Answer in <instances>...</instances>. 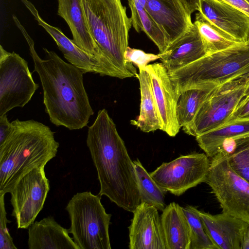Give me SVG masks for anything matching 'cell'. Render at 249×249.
<instances>
[{
	"instance_id": "9",
	"label": "cell",
	"mask_w": 249,
	"mask_h": 249,
	"mask_svg": "<svg viewBox=\"0 0 249 249\" xmlns=\"http://www.w3.org/2000/svg\"><path fill=\"white\" fill-rule=\"evenodd\" d=\"M39 85L33 78L27 62L19 54L0 46V116L24 107Z\"/></svg>"
},
{
	"instance_id": "18",
	"label": "cell",
	"mask_w": 249,
	"mask_h": 249,
	"mask_svg": "<svg viewBox=\"0 0 249 249\" xmlns=\"http://www.w3.org/2000/svg\"><path fill=\"white\" fill-rule=\"evenodd\" d=\"M199 213L207 233L218 249H241L249 223L223 212L213 215L199 210Z\"/></svg>"
},
{
	"instance_id": "14",
	"label": "cell",
	"mask_w": 249,
	"mask_h": 249,
	"mask_svg": "<svg viewBox=\"0 0 249 249\" xmlns=\"http://www.w3.org/2000/svg\"><path fill=\"white\" fill-rule=\"evenodd\" d=\"M58 15L69 25L74 43L103 63L116 77L120 78L122 73L103 54L90 33L82 0H58Z\"/></svg>"
},
{
	"instance_id": "24",
	"label": "cell",
	"mask_w": 249,
	"mask_h": 249,
	"mask_svg": "<svg viewBox=\"0 0 249 249\" xmlns=\"http://www.w3.org/2000/svg\"><path fill=\"white\" fill-rule=\"evenodd\" d=\"M131 9L132 25L137 32L142 30L163 53L169 45L168 39L161 29L145 9L146 0H128Z\"/></svg>"
},
{
	"instance_id": "33",
	"label": "cell",
	"mask_w": 249,
	"mask_h": 249,
	"mask_svg": "<svg viewBox=\"0 0 249 249\" xmlns=\"http://www.w3.org/2000/svg\"><path fill=\"white\" fill-rule=\"evenodd\" d=\"M12 128V122L8 120L7 114L0 116V144L6 139Z\"/></svg>"
},
{
	"instance_id": "10",
	"label": "cell",
	"mask_w": 249,
	"mask_h": 249,
	"mask_svg": "<svg viewBox=\"0 0 249 249\" xmlns=\"http://www.w3.org/2000/svg\"><path fill=\"white\" fill-rule=\"evenodd\" d=\"M210 162L204 153L182 155L170 162L162 163L150 175L166 192L179 196L206 181Z\"/></svg>"
},
{
	"instance_id": "37",
	"label": "cell",
	"mask_w": 249,
	"mask_h": 249,
	"mask_svg": "<svg viewBox=\"0 0 249 249\" xmlns=\"http://www.w3.org/2000/svg\"><path fill=\"white\" fill-rule=\"evenodd\" d=\"M245 43L249 45V27L247 30L246 38H245Z\"/></svg>"
},
{
	"instance_id": "8",
	"label": "cell",
	"mask_w": 249,
	"mask_h": 249,
	"mask_svg": "<svg viewBox=\"0 0 249 249\" xmlns=\"http://www.w3.org/2000/svg\"><path fill=\"white\" fill-rule=\"evenodd\" d=\"M212 158L205 182L223 213L249 223V182L231 168L226 155L218 153Z\"/></svg>"
},
{
	"instance_id": "17",
	"label": "cell",
	"mask_w": 249,
	"mask_h": 249,
	"mask_svg": "<svg viewBox=\"0 0 249 249\" xmlns=\"http://www.w3.org/2000/svg\"><path fill=\"white\" fill-rule=\"evenodd\" d=\"M197 11L235 41L245 43L249 17L244 12L219 0H199Z\"/></svg>"
},
{
	"instance_id": "13",
	"label": "cell",
	"mask_w": 249,
	"mask_h": 249,
	"mask_svg": "<svg viewBox=\"0 0 249 249\" xmlns=\"http://www.w3.org/2000/svg\"><path fill=\"white\" fill-rule=\"evenodd\" d=\"M158 209L141 202L129 227L130 249H166Z\"/></svg>"
},
{
	"instance_id": "1",
	"label": "cell",
	"mask_w": 249,
	"mask_h": 249,
	"mask_svg": "<svg viewBox=\"0 0 249 249\" xmlns=\"http://www.w3.org/2000/svg\"><path fill=\"white\" fill-rule=\"evenodd\" d=\"M13 20L26 40L39 77L43 92V104L50 121L71 130L86 126L94 111L83 83V72L66 63L54 52L43 48L45 58H41L35 43L17 17Z\"/></svg>"
},
{
	"instance_id": "32",
	"label": "cell",
	"mask_w": 249,
	"mask_h": 249,
	"mask_svg": "<svg viewBox=\"0 0 249 249\" xmlns=\"http://www.w3.org/2000/svg\"><path fill=\"white\" fill-rule=\"evenodd\" d=\"M247 120H249V95L241 101L226 124Z\"/></svg>"
},
{
	"instance_id": "7",
	"label": "cell",
	"mask_w": 249,
	"mask_h": 249,
	"mask_svg": "<svg viewBox=\"0 0 249 249\" xmlns=\"http://www.w3.org/2000/svg\"><path fill=\"white\" fill-rule=\"evenodd\" d=\"M249 85V72L217 86L183 130L196 137L225 124L246 96Z\"/></svg>"
},
{
	"instance_id": "12",
	"label": "cell",
	"mask_w": 249,
	"mask_h": 249,
	"mask_svg": "<svg viewBox=\"0 0 249 249\" xmlns=\"http://www.w3.org/2000/svg\"><path fill=\"white\" fill-rule=\"evenodd\" d=\"M151 79L153 94L160 113L161 130L171 137L178 133L180 126L177 116L179 96L175 90L168 71L161 63L145 67Z\"/></svg>"
},
{
	"instance_id": "29",
	"label": "cell",
	"mask_w": 249,
	"mask_h": 249,
	"mask_svg": "<svg viewBox=\"0 0 249 249\" xmlns=\"http://www.w3.org/2000/svg\"><path fill=\"white\" fill-rule=\"evenodd\" d=\"M226 155L231 168L249 182V142L239 147L232 153Z\"/></svg>"
},
{
	"instance_id": "25",
	"label": "cell",
	"mask_w": 249,
	"mask_h": 249,
	"mask_svg": "<svg viewBox=\"0 0 249 249\" xmlns=\"http://www.w3.org/2000/svg\"><path fill=\"white\" fill-rule=\"evenodd\" d=\"M216 86L206 85L194 87L180 93L177 106V116L180 127L192 121L201 105Z\"/></svg>"
},
{
	"instance_id": "23",
	"label": "cell",
	"mask_w": 249,
	"mask_h": 249,
	"mask_svg": "<svg viewBox=\"0 0 249 249\" xmlns=\"http://www.w3.org/2000/svg\"><path fill=\"white\" fill-rule=\"evenodd\" d=\"M240 137H249V120L227 123L196 137L201 149L213 158L224 140Z\"/></svg>"
},
{
	"instance_id": "11",
	"label": "cell",
	"mask_w": 249,
	"mask_h": 249,
	"mask_svg": "<svg viewBox=\"0 0 249 249\" xmlns=\"http://www.w3.org/2000/svg\"><path fill=\"white\" fill-rule=\"evenodd\" d=\"M44 167L35 168L22 177L9 193L12 216L18 229H28L42 210L50 189Z\"/></svg>"
},
{
	"instance_id": "2",
	"label": "cell",
	"mask_w": 249,
	"mask_h": 249,
	"mask_svg": "<svg viewBox=\"0 0 249 249\" xmlns=\"http://www.w3.org/2000/svg\"><path fill=\"white\" fill-rule=\"evenodd\" d=\"M86 142L97 173L98 195L133 213L141 203L133 161L106 109L99 110L89 127Z\"/></svg>"
},
{
	"instance_id": "3",
	"label": "cell",
	"mask_w": 249,
	"mask_h": 249,
	"mask_svg": "<svg viewBox=\"0 0 249 249\" xmlns=\"http://www.w3.org/2000/svg\"><path fill=\"white\" fill-rule=\"evenodd\" d=\"M12 130L0 144V194L33 169L45 167L54 158L59 143L49 126L35 121L12 122Z\"/></svg>"
},
{
	"instance_id": "36",
	"label": "cell",
	"mask_w": 249,
	"mask_h": 249,
	"mask_svg": "<svg viewBox=\"0 0 249 249\" xmlns=\"http://www.w3.org/2000/svg\"><path fill=\"white\" fill-rule=\"evenodd\" d=\"M199 0H182L191 14L196 11Z\"/></svg>"
},
{
	"instance_id": "21",
	"label": "cell",
	"mask_w": 249,
	"mask_h": 249,
	"mask_svg": "<svg viewBox=\"0 0 249 249\" xmlns=\"http://www.w3.org/2000/svg\"><path fill=\"white\" fill-rule=\"evenodd\" d=\"M160 219L166 249H190V228L183 207L171 202Z\"/></svg>"
},
{
	"instance_id": "34",
	"label": "cell",
	"mask_w": 249,
	"mask_h": 249,
	"mask_svg": "<svg viewBox=\"0 0 249 249\" xmlns=\"http://www.w3.org/2000/svg\"><path fill=\"white\" fill-rule=\"evenodd\" d=\"M244 12L249 17V4L246 0H219Z\"/></svg>"
},
{
	"instance_id": "27",
	"label": "cell",
	"mask_w": 249,
	"mask_h": 249,
	"mask_svg": "<svg viewBox=\"0 0 249 249\" xmlns=\"http://www.w3.org/2000/svg\"><path fill=\"white\" fill-rule=\"evenodd\" d=\"M194 24L197 27L207 54L222 51L242 43L217 28L199 12L196 14Z\"/></svg>"
},
{
	"instance_id": "22",
	"label": "cell",
	"mask_w": 249,
	"mask_h": 249,
	"mask_svg": "<svg viewBox=\"0 0 249 249\" xmlns=\"http://www.w3.org/2000/svg\"><path fill=\"white\" fill-rule=\"evenodd\" d=\"M137 78L140 83L141 104L140 115L131 124L144 132L158 129L161 130L162 124L160 113L153 92L150 76L145 67L139 66Z\"/></svg>"
},
{
	"instance_id": "4",
	"label": "cell",
	"mask_w": 249,
	"mask_h": 249,
	"mask_svg": "<svg viewBox=\"0 0 249 249\" xmlns=\"http://www.w3.org/2000/svg\"><path fill=\"white\" fill-rule=\"evenodd\" d=\"M82 1L90 33L103 54L125 78L137 77L133 63L124 59L132 21L121 0Z\"/></svg>"
},
{
	"instance_id": "31",
	"label": "cell",
	"mask_w": 249,
	"mask_h": 249,
	"mask_svg": "<svg viewBox=\"0 0 249 249\" xmlns=\"http://www.w3.org/2000/svg\"><path fill=\"white\" fill-rule=\"evenodd\" d=\"M124 56L127 62L134 63L137 67H145L150 62L160 59V54L146 53L142 50L128 46L125 51Z\"/></svg>"
},
{
	"instance_id": "30",
	"label": "cell",
	"mask_w": 249,
	"mask_h": 249,
	"mask_svg": "<svg viewBox=\"0 0 249 249\" xmlns=\"http://www.w3.org/2000/svg\"><path fill=\"white\" fill-rule=\"evenodd\" d=\"M4 196L0 194V249H17L7 227L11 221L6 217Z\"/></svg>"
},
{
	"instance_id": "5",
	"label": "cell",
	"mask_w": 249,
	"mask_h": 249,
	"mask_svg": "<svg viewBox=\"0 0 249 249\" xmlns=\"http://www.w3.org/2000/svg\"><path fill=\"white\" fill-rule=\"evenodd\" d=\"M178 94L186 89L221 85L249 72V45L242 43L208 54L178 70L168 72Z\"/></svg>"
},
{
	"instance_id": "19",
	"label": "cell",
	"mask_w": 249,
	"mask_h": 249,
	"mask_svg": "<svg viewBox=\"0 0 249 249\" xmlns=\"http://www.w3.org/2000/svg\"><path fill=\"white\" fill-rule=\"evenodd\" d=\"M160 54L161 63L168 72L184 67L207 54L196 26L193 25L171 42Z\"/></svg>"
},
{
	"instance_id": "16",
	"label": "cell",
	"mask_w": 249,
	"mask_h": 249,
	"mask_svg": "<svg viewBox=\"0 0 249 249\" xmlns=\"http://www.w3.org/2000/svg\"><path fill=\"white\" fill-rule=\"evenodd\" d=\"M145 9L164 32L170 44L193 25L191 14L182 0H146Z\"/></svg>"
},
{
	"instance_id": "35",
	"label": "cell",
	"mask_w": 249,
	"mask_h": 249,
	"mask_svg": "<svg viewBox=\"0 0 249 249\" xmlns=\"http://www.w3.org/2000/svg\"><path fill=\"white\" fill-rule=\"evenodd\" d=\"M241 249H249V223L243 235Z\"/></svg>"
},
{
	"instance_id": "26",
	"label": "cell",
	"mask_w": 249,
	"mask_h": 249,
	"mask_svg": "<svg viewBox=\"0 0 249 249\" xmlns=\"http://www.w3.org/2000/svg\"><path fill=\"white\" fill-rule=\"evenodd\" d=\"M141 202H145L163 211L166 207V191L151 177L139 159L133 161Z\"/></svg>"
},
{
	"instance_id": "28",
	"label": "cell",
	"mask_w": 249,
	"mask_h": 249,
	"mask_svg": "<svg viewBox=\"0 0 249 249\" xmlns=\"http://www.w3.org/2000/svg\"><path fill=\"white\" fill-rule=\"evenodd\" d=\"M191 232L190 249H218L207 233L199 210L192 206L183 207Z\"/></svg>"
},
{
	"instance_id": "38",
	"label": "cell",
	"mask_w": 249,
	"mask_h": 249,
	"mask_svg": "<svg viewBox=\"0 0 249 249\" xmlns=\"http://www.w3.org/2000/svg\"><path fill=\"white\" fill-rule=\"evenodd\" d=\"M246 0L249 4V0Z\"/></svg>"
},
{
	"instance_id": "15",
	"label": "cell",
	"mask_w": 249,
	"mask_h": 249,
	"mask_svg": "<svg viewBox=\"0 0 249 249\" xmlns=\"http://www.w3.org/2000/svg\"><path fill=\"white\" fill-rule=\"evenodd\" d=\"M21 1L33 15L38 24L52 37L64 57L70 63L80 69L83 73L93 72L101 76L115 77L114 74L103 63L80 48L59 28L44 21L31 1L28 0H21Z\"/></svg>"
},
{
	"instance_id": "6",
	"label": "cell",
	"mask_w": 249,
	"mask_h": 249,
	"mask_svg": "<svg viewBox=\"0 0 249 249\" xmlns=\"http://www.w3.org/2000/svg\"><path fill=\"white\" fill-rule=\"evenodd\" d=\"M101 196L90 191L77 193L69 200L66 210L71 226L70 233L78 249H111L107 213Z\"/></svg>"
},
{
	"instance_id": "20",
	"label": "cell",
	"mask_w": 249,
	"mask_h": 249,
	"mask_svg": "<svg viewBox=\"0 0 249 249\" xmlns=\"http://www.w3.org/2000/svg\"><path fill=\"white\" fill-rule=\"evenodd\" d=\"M28 231L29 249H78L69 236V229L61 226L52 216L35 221Z\"/></svg>"
}]
</instances>
